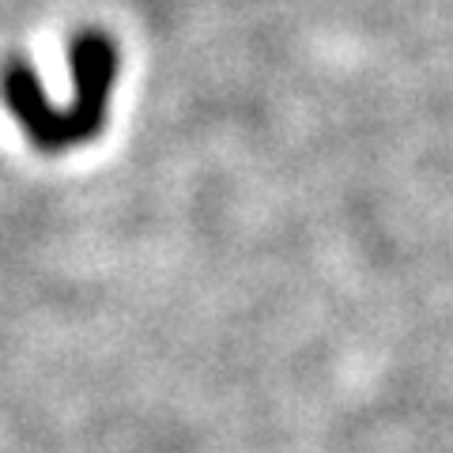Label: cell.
I'll return each instance as SVG.
<instances>
[{
	"instance_id": "6da1fadb",
	"label": "cell",
	"mask_w": 453,
	"mask_h": 453,
	"mask_svg": "<svg viewBox=\"0 0 453 453\" xmlns=\"http://www.w3.org/2000/svg\"><path fill=\"white\" fill-rule=\"evenodd\" d=\"M68 61H73V95L65 103H53L35 68L19 57H12L0 73V95L8 110L16 113L27 140L46 155H65L103 133L110 91L118 80V50L98 31L80 35Z\"/></svg>"
}]
</instances>
